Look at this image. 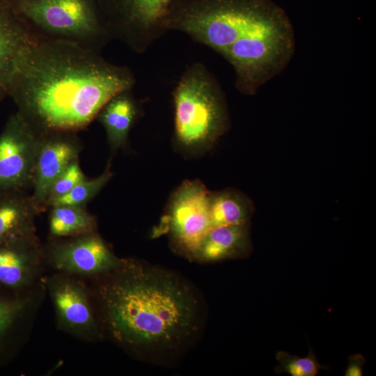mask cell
<instances>
[{"mask_svg":"<svg viewBox=\"0 0 376 376\" xmlns=\"http://www.w3.org/2000/svg\"><path fill=\"white\" fill-rule=\"evenodd\" d=\"M366 363L364 357L360 354L350 356L348 366L345 370L346 376H361L363 375V366Z\"/></svg>","mask_w":376,"mask_h":376,"instance_id":"obj_23","label":"cell"},{"mask_svg":"<svg viewBox=\"0 0 376 376\" xmlns=\"http://www.w3.org/2000/svg\"><path fill=\"white\" fill-rule=\"evenodd\" d=\"M40 37L70 41L97 52L112 38L97 0H13Z\"/></svg>","mask_w":376,"mask_h":376,"instance_id":"obj_5","label":"cell"},{"mask_svg":"<svg viewBox=\"0 0 376 376\" xmlns=\"http://www.w3.org/2000/svg\"><path fill=\"white\" fill-rule=\"evenodd\" d=\"M174 135L185 148L213 145L229 127L227 102L222 88L201 63L185 70L173 93Z\"/></svg>","mask_w":376,"mask_h":376,"instance_id":"obj_4","label":"cell"},{"mask_svg":"<svg viewBox=\"0 0 376 376\" xmlns=\"http://www.w3.org/2000/svg\"><path fill=\"white\" fill-rule=\"evenodd\" d=\"M40 134L19 112L10 116L0 133V193L32 188Z\"/></svg>","mask_w":376,"mask_h":376,"instance_id":"obj_7","label":"cell"},{"mask_svg":"<svg viewBox=\"0 0 376 376\" xmlns=\"http://www.w3.org/2000/svg\"><path fill=\"white\" fill-rule=\"evenodd\" d=\"M45 284L58 327L81 340H98L100 329L84 285L75 276L58 272Z\"/></svg>","mask_w":376,"mask_h":376,"instance_id":"obj_10","label":"cell"},{"mask_svg":"<svg viewBox=\"0 0 376 376\" xmlns=\"http://www.w3.org/2000/svg\"><path fill=\"white\" fill-rule=\"evenodd\" d=\"M132 70L97 52L40 38L24 51L10 86L19 112L40 134L86 127L116 94L132 89Z\"/></svg>","mask_w":376,"mask_h":376,"instance_id":"obj_1","label":"cell"},{"mask_svg":"<svg viewBox=\"0 0 376 376\" xmlns=\"http://www.w3.org/2000/svg\"><path fill=\"white\" fill-rule=\"evenodd\" d=\"M131 90H124L113 96L97 116L113 151L126 145L130 132L140 114L139 104Z\"/></svg>","mask_w":376,"mask_h":376,"instance_id":"obj_15","label":"cell"},{"mask_svg":"<svg viewBox=\"0 0 376 376\" xmlns=\"http://www.w3.org/2000/svg\"><path fill=\"white\" fill-rule=\"evenodd\" d=\"M79 159L73 160L55 180L50 189L47 202V210L57 198L64 196L77 184L86 179Z\"/></svg>","mask_w":376,"mask_h":376,"instance_id":"obj_22","label":"cell"},{"mask_svg":"<svg viewBox=\"0 0 376 376\" xmlns=\"http://www.w3.org/2000/svg\"><path fill=\"white\" fill-rule=\"evenodd\" d=\"M29 299L0 288V366L7 362L17 347Z\"/></svg>","mask_w":376,"mask_h":376,"instance_id":"obj_17","label":"cell"},{"mask_svg":"<svg viewBox=\"0 0 376 376\" xmlns=\"http://www.w3.org/2000/svg\"><path fill=\"white\" fill-rule=\"evenodd\" d=\"M5 1V0H0V1Z\"/></svg>","mask_w":376,"mask_h":376,"instance_id":"obj_24","label":"cell"},{"mask_svg":"<svg viewBox=\"0 0 376 376\" xmlns=\"http://www.w3.org/2000/svg\"><path fill=\"white\" fill-rule=\"evenodd\" d=\"M40 38L17 12L13 0L0 1V101L9 96L23 53Z\"/></svg>","mask_w":376,"mask_h":376,"instance_id":"obj_13","label":"cell"},{"mask_svg":"<svg viewBox=\"0 0 376 376\" xmlns=\"http://www.w3.org/2000/svg\"><path fill=\"white\" fill-rule=\"evenodd\" d=\"M81 150V143L75 133L40 134L31 194L39 213L47 210L46 202L54 182L70 162L79 159Z\"/></svg>","mask_w":376,"mask_h":376,"instance_id":"obj_11","label":"cell"},{"mask_svg":"<svg viewBox=\"0 0 376 376\" xmlns=\"http://www.w3.org/2000/svg\"><path fill=\"white\" fill-rule=\"evenodd\" d=\"M99 290L105 324L114 339L137 351L177 348L197 329L198 303L174 274L122 260Z\"/></svg>","mask_w":376,"mask_h":376,"instance_id":"obj_3","label":"cell"},{"mask_svg":"<svg viewBox=\"0 0 376 376\" xmlns=\"http://www.w3.org/2000/svg\"><path fill=\"white\" fill-rule=\"evenodd\" d=\"M39 214L27 191L0 193V243L36 236Z\"/></svg>","mask_w":376,"mask_h":376,"instance_id":"obj_14","label":"cell"},{"mask_svg":"<svg viewBox=\"0 0 376 376\" xmlns=\"http://www.w3.org/2000/svg\"><path fill=\"white\" fill-rule=\"evenodd\" d=\"M251 250L247 224L212 226L196 256L215 262L248 255Z\"/></svg>","mask_w":376,"mask_h":376,"instance_id":"obj_16","label":"cell"},{"mask_svg":"<svg viewBox=\"0 0 376 376\" xmlns=\"http://www.w3.org/2000/svg\"><path fill=\"white\" fill-rule=\"evenodd\" d=\"M44 261L37 235L0 243V288L22 295L36 281Z\"/></svg>","mask_w":376,"mask_h":376,"instance_id":"obj_12","label":"cell"},{"mask_svg":"<svg viewBox=\"0 0 376 376\" xmlns=\"http://www.w3.org/2000/svg\"><path fill=\"white\" fill-rule=\"evenodd\" d=\"M211 194L199 181H187L172 196L165 217L166 228L177 244L196 256L212 226Z\"/></svg>","mask_w":376,"mask_h":376,"instance_id":"obj_8","label":"cell"},{"mask_svg":"<svg viewBox=\"0 0 376 376\" xmlns=\"http://www.w3.org/2000/svg\"><path fill=\"white\" fill-rule=\"evenodd\" d=\"M45 260L58 272L73 276H98L119 266L118 258L97 231L52 239L44 248Z\"/></svg>","mask_w":376,"mask_h":376,"instance_id":"obj_9","label":"cell"},{"mask_svg":"<svg viewBox=\"0 0 376 376\" xmlns=\"http://www.w3.org/2000/svg\"><path fill=\"white\" fill-rule=\"evenodd\" d=\"M177 0H97L111 37L143 53L167 32L166 18Z\"/></svg>","mask_w":376,"mask_h":376,"instance_id":"obj_6","label":"cell"},{"mask_svg":"<svg viewBox=\"0 0 376 376\" xmlns=\"http://www.w3.org/2000/svg\"><path fill=\"white\" fill-rule=\"evenodd\" d=\"M276 359L279 365L276 367L275 370L279 374L287 373L292 376H315L320 370L326 369V367L318 362L312 350L304 357L279 351Z\"/></svg>","mask_w":376,"mask_h":376,"instance_id":"obj_21","label":"cell"},{"mask_svg":"<svg viewBox=\"0 0 376 376\" xmlns=\"http://www.w3.org/2000/svg\"><path fill=\"white\" fill-rule=\"evenodd\" d=\"M49 215L52 239L77 237L97 231V221L86 207L53 205Z\"/></svg>","mask_w":376,"mask_h":376,"instance_id":"obj_18","label":"cell"},{"mask_svg":"<svg viewBox=\"0 0 376 376\" xmlns=\"http://www.w3.org/2000/svg\"><path fill=\"white\" fill-rule=\"evenodd\" d=\"M253 205L246 196L234 190L211 194L210 212L212 226L247 224Z\"/></svg>","mask_w":376,"mask_h":376,"instance_id":"obj_19","label":"cell"},{"mask_svg":"<svg viewBox=\"0 0 376 376\" xmlns=\"http://www.w3.org/2000/svg\"><path fill=\"white\" fill-rule=\"evenodd\" d=\"M112 178L109 166L100 175L92 179H85L77 184L64 196L57 198L51 205H68L86 207V205L102 190Z\"/></svg>","mask_w":376,"mask_h":376,"instance_id":"obj_20","label":"cell"},{"mask_svg":"<svg viewBox=\"0 0 376 376\" xmlns=\"http://www.w3.org/2000/svg\"><path fill=\"white\" fill-rule=\"evenodd\" d=\"M166 29L185 33L232 66L235 88L253 95L281 72L295 50L285 11L271 0H177Z\"/></svg>","mask_w":376,"mask_h":376,"instance_id":"obj_2","label":"cell"}]
</instances>
